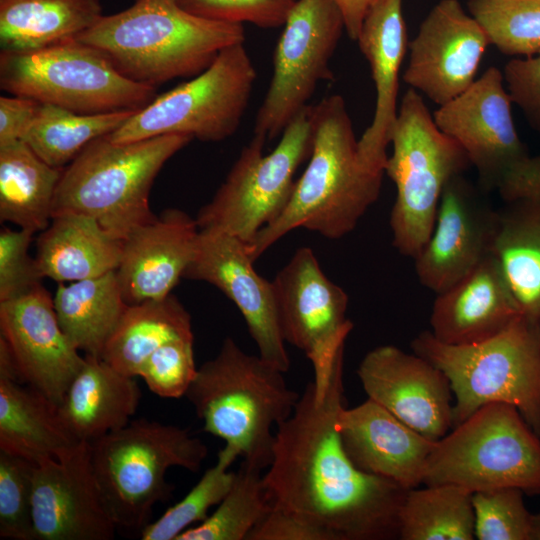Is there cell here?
Listing matches in <instances>:
<instances>
[{
	"mask_svg": "<svg viewBox=\"0 0 540 540\" xmlns=\"http://www.w3.org/2000/svg\"><path fill=\"white\" fill-rule=\"evenodd\" d=\"M344 347L313 367V380L277 426L263 483L273 507L325 529L334 540L396 539L407 490L358 469L338 431Z\"/></svg>",
	"mask_w": 540,
	"mask_h": 540,
	"instance_id": "obj_1",
	"label": "cell"
},
{
	"mask_svg": "<svg viewBox=\"0 0 540 540\" xmlns=\"http://www.w3.org/2000/svg\"><path fill=\"white\" fill-rule=\"evenodd\" d=\"M313 116L308 165L283 212L248 243L254 261L297 228L332 240L346 236L380 195L386 163L361 151L344 98H323Z\"/></svg>",
	"mask_w": 540,
	"mask_h": 540,
	"instance_id": "obj_2",
	"label": "cell"
},
{
	"mask_svg": "<svg viewBox=\"0 0 540 540\" xmlns=\"http://www.w3.org/2000/svg\"><path fill=\"white\" fill-rule=\"evenodd\" d=\"M245 38L243 24L196 16L175 0H135L123 11L102 15L77 37L128 79L154 87L197 76L222 50Z\"/></svg>",
	"mask_w": 540,
	"mask_h": 540,
	"instance_id": "obj_3",
	"label": "cell"
},
{
	"mask_svg": "<svg viewBox=\"0 0 540 540\" xmlns=\"http://www.w3.org/2000/svg\"><path fill=\"white\" fill-rule=\"evenodd\" d=\"M284 373L226 337L218 353L198 367L185 397L205 432L237 448L244 463L263 470L272 459L273 427L292 414L300 397Z\"/></svg>",
	"mask_w": 540,
	"mask_h": 540,
	"instance_id": "obj_4",
	"label": "cell"
},
{
	"mask_svg": "<svg viewBox=\"0 0 540 540\" xmlns=\"http://www.w3.org/2000/svg\"><path fill=\"white\" fill-rule=\"evenodd\" d=\"M193 139L168 134L115 143L107 135L92 141L63 169L52 218L86 215L124 240L155 218L149 203L152 184L165 163Z\"/></svg>",
	"mask_w": 540,
	"mask_h": 540,
	"instance_id": "obj_5",
	"label": "cell"
},
{
	"mask_svg": "<svg viewBox=\"0 0 540 540\" xmlns=\"http://www.w3.org/2000/svg\"><path fill=\"white\" fill-rule=\"evenodd\" d=\"M414 353L447 376L453 397V426L482 406L515 407L540 437V322L522 314L497 335L472 345H449L423 331Z\"/></svg>",
	"mask_w": 540,
	"mask_h": 540,
	"instance_id": "obj_6",
	"label": "cell"
},
{
	"mask_svg": "<svg viewBox=\"0 0 540 540\" xmlns=\"http://www.w3.org/2000/svg\"><path fill=\"white\" fill-rule=\"evenodd\" d=\"M89 454L116 526L141 531L151 522L153 507L171 497L167 471L198 472L208 448L186 428L138 419L89 442Z\"/></svg>",
	"mask_w": 540,
	"mask_h": 540,
	"instance_id": "obj_7",
	"label": "cell"
},
{
	"mask_svg": "<svg viewBox=\"0 0 540 540\" xmlns=\"http://www.w3.org/2000/svg\"><path fill=\"white\" fill-rule=\"evenodd\" d=\"M385 174L396 187L390 212L392 244L414 258L427 243L448 182L471 166L453 138L439 129L420 93L409 88L398 106Z\"/></svg>",
	"mask_w": 540,
	"mask_h": 540,
	"instance_id": "obj_8",
	"label": "cell"
},
{
	"mask_svg": "<svg viewBox=\"0 0 540 540\" xmlns=\"http://www.w3.org/2000/svg\"><path fill=\"white\" fill-rule=\"evenodd\" d=\"M436 484L472 493L516 487L540 495V437L515 407L486 404L436 441L423 485Z\"/></svg>",
	"mask_w": 540,
	"mask_h": 540,
	"instance_id": "obj_9",
	"label": "cell"
},
{
	"mask_svg": "<svg viewBox=\"0 0 540 540\" xmlns=\"http://www.w3.org/2000/svg\"><path fill=\"white\" fill-rule=\"evenodd\" d=\"M0 86L79 114L139 111L156 87L122 75L98 49L77 38L29 51H1Z\"/></svg>",
	"mask_w": 540,
	"mask_h": 540,
	"instance_id": "obj_10",
	"label": "cell"
},
{
	"mask_svg": "<svg viewBox=\"0 0 540 540\" xmlns=\"http://www.w3.org/2000/svg\"><path fill=\"white\" fill-rule=\"evenodd\" d=\"M502 70L489 67L462 94L433 113L441 131L457 141L484 191L504 203L540 198V155L521 141Z\"/></svg>",
	"mask_w": 540,
	"mask_h": 540,
	"instance_id": "obj_11",
	"label": "cell"
},
{
	"mask_svg": "<svg viewBox=\"0 0 540 540\" xmlns=\"http://www.w3.org/2000/svg\"><path fill=\"white\" fill-rule=\"evenodd\" d=\"M314 139L313 106L303 109L264 154L266 138L253 134L213 198L198 212L199 229L217 230L250 243L287 206L299 166L309 159Z\"/></svg>",
	"mask_w": 540,
	"mask_h": 540,
	"instance_id": "obj_12",
	"label": "cell"
},
{
	"mask_svg": "<svg viewBox=\"0 0 540 540\" xmlns=\"http://www.w3.org/2000/svg\"><path fill=\"white\" fill-rule=\"evenodd\" d=\"M257 77L244 43L222 50L202 73L157 95L109 134L127 143L168 134L219 142L238 129Z\"/></svg>",
	"mask_w": 540,
	"mask_h": 540,
	"instance_id": "obj_13",
	"label": "cell"
},
{
	"mask_svg": "<svg viewBox=\"0 0 540 540\" xmlns=\"http://www.w3.org/2000/svg\"><path fill=\"white\" fill-rule=\"evenodd\" d=\"M345 23L334 0H297L273 55V75L253 132L273 140L309 104L321 81L334 78L330 60Z\"/></svg>",
	"mask_w": 540,
	"mask_h": 540,
	"instance_id": "obj_14",
	"label": "cell"
},
{
	"mask_svg": "<svg viewBox=\"0 0 540 540\" xmlns=\"http://www.w3.org/2000/svg\"><path fill=\"white\" fill-rule=\"evenodd\" d=\"M272 285L283 339L312 366L345 344L353 329L346 317L349 297L323 272L310 247L298 248Z\"/></svg>",
	"mask_w": 540,
	"mask_h": 540,
	"instance_id": "obj_15",
	"label": "cell"
},
{
	"mask_svg": "<svg viewBox=\"0 0 540 540\" xmlns=\"http://www.w3.org/2000/svg\"><path fill=\"white\" fill-rule=\"evenodd\" d=\"M248 243L225 232L200 229L183 278L219 289L241 312L259 355L286 372L290 359L277 316L272 281L255 270Z\"/></svg>",
	"mask_w": 540,
	"mask_h": 540,
	"instance_id": "obj_16",
	"label": "cell"
},
{
	"mask_svg": "<svg viewBox=\"0 0 540 540\" xmlns=\"http://www.w3.org/2000/svg\"><path fill=\"white\" fill-rule=\"evenodd\" d=\"M489 45L484 30L459 0H440L408 44L403 81L438 107L442 106L476 80Z\"/></svg>",
	"mask_w": 540,
	"mask_h": 540,
	"instance_id": "obj_17",
	"label": "cell"
},
{
	"mask_svg": "<svg viewBox=\"0 0 540 540\" xmlns=\"http://www.w3.org/2000/svg\"><path fill=\"white\" fill-rule=\"evenodd\" d=\"M498 210L463 174L442 193L433 231L413 258L421 285L439 294L492 254Z\"/></svg>",
	"mask_w": 540,
	"mask_h": 540,
	"instance_id": "obj_18",
	"label": "cell"
},
{
	"mask_svg": "<svg viewBox=\"0 0 540 540\" xmlns=\"http://www.w3.org/2000/svg\"><path fill=\"white\" fill-rule=\"evenodd\" d=\"M0 338L9 348L19 379L58 406L85 356L61 328L53 296L42 284L0 302Z\"/></svg>",
	"mask_w": 540,
	"mask_h": 540,
	"instance_id": "obj_19",
	"label": "cell"
},
{
	"mask_svg": "<svg viewBox=\"0 0 540 540\" xmlns=\"http://www.w3.org/2000/svg\"><path fill=\"white\" fill-rule=\"evenodd\" d=\"M357 375L367 398L429 440H440L453 427L450 382L420 355L381 345L365 354Z\"/></svg>",
	"mask_w": 540,
	"mask_h": 540,
	"instance_id": "obj_20",
	"label": "cell"
},
{
	"mask_svg": "<svg viewBox=\"0 0 540 540\" xmlns=\"http://www.w3.org/2000/svg\"><path fill=\"white\" fill-rule=\"evenodd\" d=\"M32 520L34 540L114 538L117 526L97 485L88 442L34 465Z\"/></svg>",
	"mask_w": 540,
	"mask_h": 540,
	"instance_id": "obj_21",
	"label": "cell"
},
{
	"mask_svg": "<svg viewBox=\"0 0 540 540\" xmlns=\"http://www.w3.org/2000/svg\"><path fill=\"white\" fill-rule=\"evenodd\" d=\"M337 426L343 447L358 469L406 490L423 484L426 462L436 441L369 398L355 407H343Z\"/></svg>",
	"mask_w": 540,
	"mask_h": 540,
	"instance_id": "obj_22",
	"label": "cell"
},
{
	"mask_svg": "<svg viewBox=\"0 0 540 540\" xmlns=\"http://www.w3.org/2000/svg\"><path fill=\"white\" fill-rule=\"evenodd\" d=\"M199 231L196 219L170 208L130 233L116 270L126 303L170 295L193 259Z\"/></svg>",
	"mask_w": 540,
	"mask_h": 540,
	"instance_id": "obj_23",
	"label": "cell"
},
{
	"mask_svg": "<svg viewBox=\"0 0 540 540\" xmlns=\"http://www.w3.org/2000/svg\"><path fill=\"white\" fill-rule=\"evenodd\" d=\"M520 310L493 255L447 290L436 294L430 332L449 345H472L504 330Z\"/></svg>",
	"mask_w": 540,
	"mask_h": 540,
	"instance_id": "obj_24",
	"label": "cell"
},
{
	"mask_svg": "<svg viewBox=\"0 0 540 540\" xmlns=\"http://www.w3.org/2000/svg\"><path fill=\"white\" fill-rule=\"evenodd\" d=\"M402 1L377 0L356 39L370 65L376 92L372 122L358 143L364 154L384 163L398 112L399 71L409 44Z\"/></svg>",
	"mask_w": 540,
	"mask_h": 540,
	"instance_id": "obj_25",
	"label": "cell"
},
{
	"mask_svg": "<svg viewBox=\"0 0 540 540\" xmlns=\"http://www.w3.org/2000/svg\"><path fill=\"white\" fill-rule=\"evenodd\" d=\"M84 356L57 410L68 432L78 442L89 443L126 426L136 413L141 391L136 377L100 357Z\"/></svg>",
	"mask_w": 540,
	"mask_h": 540,
	"instance_id": "obj_26",
	"label": "cell"
},
{
	"mask_svg": "<svg viewBox=\"0 0 540 540\" xmlns=\"http://www.w3.org/2000/svg\"><path fill=\"white\" fill-rule=\"evenodd\" d=\"M123 240L107 232L94 218L64 214L52 218L36 242L35 260L42 278L75 282L116 271Z\"/></svg>",
	"mask_w": 540,
	"mask_h": 540,
	"instance_id": "obj_27",
	"label": "cell"
},
{
	"mask_svg": "<svg viewBox=\"0 0 540 540\" xmlns=\"http://www.w3.org/2000/svg\"><path fill=\"white\" fill-rule=\"evenodd\" d=\"M80 443L44 395L19 379L0 377V451L36 464L61 459Z\"/></svg>",
	"mask_w": 540,
	"mask_h": 540,
	"instance_id": "obj_28",
	"label": "cell"
},
{
	"mask_svg": "<svg viewBox=\"0 0 540 540\" xmlns=\"http://www.w3.org/2000/svg\"><path fill=\"white\" fill-rule=\"evenodd\" d=\"M492 255L520 313L540 322V198L505 203L498 210Z\"/></svg>",
	"mask_w": 540,
	"mask_h": 540,
	"instance_id": "obj_29",
	"label": "cell"
},
{
	"mask_svg": "<svg viewBox=\"0 0 540 540\" xmlns=\"http://www.w3.org/2000/svg\"><path fill=\"white\" fill-rule=\"evenodd\" d=\"M63 169L46 163L23 140L1 146V221L34 233L45 230Z\"/></svg>",
	"mask_w": 540,
	"mask_h": 540,
	"instance_id": "obj_30",
	"label": "cell"
},
{
	"mask_svg": "<svg viewBox=\"0 0 540 540\" xmlns=\"http://www.w3.org/2000/svg\"><path fill=\"white\" fill-rule=\"evenodd\" d=\"M99 0H0L1 51H29L77 38L102 16Z\"/></svg>",
	"mask_w": 540,
	"mask_h": 540,
	"instance_id": "obj_31",
	"label": "cell"
},
{
	"mask_svg": "<svg viewBox=\"0 0 540 540\" xmlns=\"http://www.w3.org/2000/svg\"><path fill=\"white\" fill-rule=\"evenodd\" d=\"M53 301L60 326L71 343L85 355L100 358L128 306L116 271L59 283Z\"/></svg>",
	"mask_w": 540,
	"mask_h": 540,
	"instance_id": "obj_32",
	"label": "cell"
},
{
	"mask_svg": "<svg viewBox=\"0 0 540 540\" xmlns=\"http://www.w3.org/2000/svg\"><path fill=\"white\" fill-rule=\"evenodd\" d=\"M185 337H194L191 316L174 295L128 304L101 358L121 373L138 377L154 351Z\"/></svg>",
	"mask_w": 540,
	"mask_h": 540,
	"instance_id": "obj_33",
	"label": "cell"
},
{
	"mask_svg": "<svg viewBox=\"0 0 540 540\" xmlns=\"http://www.w3.org/2000/svg\"><path fill=\"white\" fill-rule=\"evenodd\" d=\"M472 494L455 484L407 490L398 512V539L473 540Z\"/></svg>",
	"mask_w": 540,
	"mask_h": 540,
	"instance_id": "obj_34",
	"label": "cell"
},
{
	"mask_svg": "<svg viewBox=\"0 0 540 540\" xmlns=\"http://www.w3.org/2000/svg\"><path fill=\"white\" fill-rule=\"evenodd\" d=\"M135 112L79 114L40 103L23 141L49 165L65 168L88 144L113 133Z\"/></svg>",
	"mask_w": 540,
	"mask_h": 540,
	"instance_id": "obj_35",
	"label": "cell"
},
{
	"mask_svg": "<svg viewBox=\"0 0 540 540\" xmlns=\"http://www.w3.org/2000/svg\"><path fill=\"white\" fill-rule=\"evenodd\" d=\"M261 471L242 462L215 511L176 540H247L272 507Z\"/></svg>",
	"mask_w": 540,
	"mask_h": 540,
	"instance_id": "obj_36",
	"label": "cell"
},
{
	"mask_svg": "<svg viewBox=\"0 0 540 540\" xmlns=\"http://www.w3.org/2000/svg\"><path fill=\"white\" fill-rule=\"evenodd\" d=\"M240 456L237 448L225 444L219 451L216 463L208 468L197 484L176 504L169 507L157 520L151 521L140 531L142 540H176L193 524L209 516L230 490L235 472L229 470Z\"/></svg>",
	"mask_w": 540,
	"mask_h": 540,
	"instance_id": "obj_37",
	"label": "cell"
},
{
	"mask_svg": "<svg viewBox=\"0 0 540 540\" xmlns=\"http://www.w3.org/2000/svg\"><path fill=\"white\" fill-rule=\"evenodd\" d=\"M467 8L500 53H540V0H469Z\"/></svg>",
	"mask_w": 540,
	"mask_h": 540,
	"instance_id": "obj_38",
	"label": "cell"
},
{
	"mask_svg": "<svg viewBox=\"0 0 540 540\" xmlns=\"http://www.w3.org/2000/svg\"><path fill=\"white\" fill-rule=\"evenodd\" d=\"M524 491L500 487L472 494L474 534L478 540H530L532 514Z\"/></svg>",
	"mask_w": 540,
	"mask_h": 540,
	"instance_id": "obj_39",
	"label": "cell"
},
{
	"mask_svg": "<svg viewBox=\"0 0 540 540\" xmlns=\"http://www.w3.org/2000/svg\"><path fill=\"white\" fill-rule=\"evenodd\" d=\"M35 463L0 451V537L34 540L32 479Z\"/></svg>",
	"mask_w": 540,
	"mask_h": 540,
	"instance_id": "obj_40",
	"label": "cell"
},
{
	"mask_svg": "<svg viewBox=\"0 0 540 540\" xmlns=\"http://www.w3.org/2000/svg\"><path fill=\"white\" fill-rule=\"evenodd\" d=\"M193 343L194 337H185L162 345L145 360L138 377L151 392L162 398L185 396L198 369Z\"/></svg>",
	"mask_w": 540,
	"mask_h": 540,
	"instance_id": "obj_41",
	"label": "cell"
},
{
	"mask_svg": "<svg viewBox=\"0 0 540 540\" xmlns=\"http://www.w3.org/2000/svg\"><path fill=\"white\" fill-rule=\"evenodd\" d=\"M184 10L218 22L249 23L263 29L283 26L297 0H175Z\"/></svg>",
	"mask_w": 540,
	"mask_h": 540,
	"instance_id": "obj_42",
	"label": "cell"
},
{
	"mask_svg": "<svg viewBox=\"0 0 540 540\" xmlns=\"http://www.w3.org/2000/svg\"><path fill=\"white\" fill-rule=\"evenodd\" d=\"M34 232L4 227L0 231V302L21 296L43 279L29 254Z\"/></svg>",
	"mask_w": 540,
	"mask_h": 540,
	"instance_id": "obj_43",
	"label": "cell"
},
{
	"mask_svg": "<svg viewBox=\"0 0 540 540\" xmlns=\"http://www.w3.org/2000/svg\"><path fill=\"white\" fill-rule=\"evenodd\" d=\"M502 73L512 103L540 135V53L511 59Z\"/></svg>",
	"mask_w": 540,
	"mask_h": 540,
	"instance_id": "obj_44",
	"label": "cell"
},
{
	"mask_svg": "<svg viewBox=\"0 0 540 540\" xmlns=\"http://www.w3.org/2000/svg\"><path fill=\"white\" fill-rule=\"evenodd\" d=\"M247 540H334V537L325 529L272 506Z\"/></svg>",
	"mask_w": 540,
	"mask_h": 540,
	"instance_id": "obj_45",
	"label": "cell"
},
{
	"mask_svg": "<svg viewBox=\"0 0 540 540\" xmlns=\"http://www.w3.org/2000/svg\"><path fill=\"white\" fill-rule=\"evenodd\" d=\"M40 102L24 96L0 97V147L23 140Z\"/></svg>",
	"mask_w": 540,
	"mask_h": 540,
	"instance_id": "obj_46",
	"label": "cell"
},
{
	"mask_svg": "<svg viewBox=\"0 0 540 540\" xmlns=\"http://www.w3.org/2000/svg\"><path fill=\"white\" fill-rule=\"evenodd\" d=\"M334 1L342 13L346 33L352 40L356 41L367 12L377 0Z\"/></svg>",
	"mask_w": 540,
	"mask_h": 540,
	"instance_id": "obj_47",
	"label": "cell"
},
{
	"mask_svg": "<svg viewBox=\"0 0 540 540\" xmlns=\"http://www.w3.org/2000/svg\"><path fill=\"white\" fill-rule=\"evenodd\" d=\"M530 540H540V511L532 514Z\"/></svg>",
	"mask_w": 540,
	"mask_h": 540,
	"instance_id": "obj_48",
	"label": "cell"
}]
</instances>
